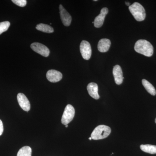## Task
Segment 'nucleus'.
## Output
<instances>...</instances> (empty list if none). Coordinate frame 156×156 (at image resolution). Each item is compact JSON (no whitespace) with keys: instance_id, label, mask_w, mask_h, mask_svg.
<instances>
[{"instance_id":"1","label":"nucleus","mask_w":156,"mask_h":156,"mask_svg":"<svg viewBox=\"0 0 156 156\" xmlns=\"http://www.w3.org/2000/svg\"><path fill=\"white\" fill-rule=\"evenodd\" d=\"M134 50L137 53L147 57H151L154 53V48L149 42L145 40H139L135 43Z\"/></svg>"},{"instance_id":"21","label":"nucleus","mask_w":156,"mask_h":156,"mask_svg":"<svg viewBox=\"0 0 156 156\" xmlns=\"http://www.w3.org/2000/svg\"><path fill=\"white\" fill-rule=\"evenodd\" d=\"M126 5L129 6H129L131 5H130V3L129 2H126Z\"/></svg>"},{"instance_id":"22","label":"nucleus","mask_w":156,"mask_h":156,"mask_svg":"<svg viewBox=\"0 0 156 156\" xmlns=\"http://www.w3.org/2000/svg\"><path fill=\"white\" fill-rule=\"evenodd\" d=\"M89 140H92V137H89Z\"/></svg>"},{"instance_id":"8","label":"nucleus","mask_w":156,"mask_h":156,"mask_svg":"<svg viewBox=\"0 0 156 156\" xmlns=\"http://www.w3.org/2000/svg\"><path fill=\"white\" fill-rule=\"evenodd\" d=\"M17 99L20 107L25 111L28 112L30 109V104L28 98L23 93H18Z\"/></svg>"},{"instance_id":"13","label":"nucleus","mask_w":156,"mask_h":156,"mask_svg":"<svg viewBox=\"0 0 156 156\" xmlns=\"http://www.w3.org/2000/svg\"><path fill=\"white\" fill-rule=\"evenodd\" d=\"M111 43L108 39H102L98 42V49L101 52L105 53L107 52L109 49Z\"/></svg>"},{"instance_id":"16","label":"nucleus","mask_w":156,"mask_h":156,"mask_svg":"<svg viewBox=\"0 0 156 156\" xmlns=\"http://www.w3.org/2000/svg\"><path fill=\"white\" fill-rule=\"evenodd\" d=\"M141 150L144 152L151 154H156V146L151 144H142L140 146Z\"/></svg>"},{"instance_id":"23","label":"nucleus","mask_w":156,"mask_h":156,"mask_svg":"<svg viewBox=\"0 0 156 156\" xmlns=\"http://www.w3.org/2000/svg\"><path fill=\"white\" fill-rule=\"evenodd\" d=\"M68 126V125H66V128H67Z\"/></svg>"},{"instance_id":"18","label":"nucleus","mask_w":156,"mask_h":156,"mask_svg":"<svg viewBox=\"0 0 156 156\" xmlns=\"http://www.w3.org/2000/svg\"><path fill=\"white\" fill-rule=\"evenodd\" d=\"M10 26V23L9 21H4L0 23V35L8 30Z\"/></svg>"},{"instance_id":"24","label":"nucleus","mask_w":156,"mask_h":156,"mask_svg":"<svg viewBox=\"0 0 156 156\" xmlns=\"http://www.w3.org/2000/svg\"><path fill=\"white\" fill-rule=\"evenodd\" d=\"M155 123H156V118L155 119Z\"/></svg>"},{"instance_id":"14","label":"nucleus","mask_w":156,"mask_h":156,"mask_svg":"<svg viewBox=\"0 0 156 156\" xmlns=\"http://www.w3.org/2000/svg\"><path fill=\"white\" fill-rule=\"evenodd\" d=\"M142 83L144 87L147 91V92L151 95H155L156 94V91L155 89L154 86L150 82L145 80L143 79L142 80Z\"/></svg>"},{"instance_id":"19","label":"nucleus","mask_w":156,"mask_h":156,"mask_svg":"<svg viewBox=\"0 0 156 156\" xmlns=\"http://www.w3.org/2000/svg\"><path fill=\"white\" fill-rule=\"evenodd\" d=\"M12 2L15 5L21 7H25L27 3L26 0H12Z\"/></svg>"},{"instance_id":"10","label":"nucleus","mask_w":156,"mask_h":156,"mask_svg":"<svg viewBox=\"0 0 156 156\" xmlns=\"http://www.w3.org/2000/svg\"><path fill=\"white\" fill-rule=\"evenodd\" d=\"M108 10L107 8H104L101 10L100 14L95 17L94 21V26L96 28H99L103 25L105 18L108 14Z\"/></svg>"},{"instance_id":"17","label":"nucleus","mask_w":156,"mask_h":156,"mask_svg":"<svg viewBox=\"0 0 156 156\" xmlns=\"http://www.w3.org/2000/svg\"><path fill=\"white\" fill-rule=\"evenodd\" d=\"M32 149L29 146H24L20 148L17 153V156H31Z\"/></svg>"},{"instance_id":"7","label":"nucleus","mask_w":156,"mask_h":156,"mask_svg":"<svg viewBox=\"0 0 156 156\" xmlns=\"http://www.w3.org/2000/svg\"><path fill=\"white\" fill-rule=\"evenodd\" d=\"M59 13L62 21L65 26H69L72 21V17L62 5L59 6Z\"/></svg>"},{"instance_id":"9","label":"nucleus","mask_w":156,"mask_h":156,"mask_svg":"<svg viewBox=\"0 0 156 156\" xmlns=\"http://www.w3.org/2000/svg\"><path fill=\"white\" fill-rule=\"evenodd\" d=\"M47 79L51 83H57L61 80L62 75L60 72L56 70L51 69L47 73Z\"/></svg>"},{"instance_id":"11","label":"nucleus","mask_w":156,"mask_h":156,"mask_svg":"<svg viewBox=\"0 0 156 156\" xmlns=\"http://www.w3.org/2000/svg\"><path fill=\"white\" fill-rule=\"evenodd\" d=\"M113 74L114 77L115 82L117 85H121L123 83V72L122 68L119 65L115 66L113 69Z\"/></svg>"},{"instance_id":"2","label":"nucleus","mask_w":156,"mask_h":156,"mask_svg":"<svg viewBox=\"0 0 156 156\" xmlns=\"http://www.w3.org/2000/svg\"><path fill=\"white\" fill-rule=\"evenodd\" d=\"M128 9L131 14L137 21H141L145 19V9L140 3L134 2L129 6Z\"/></svg>"},{"instance_id":"3","label":"nucleus","mask_w":156,"mask_h":156,"mask_svg":"<svg viewBox=\"0 0 156 156\" xmlns=\"http://www.w3.org/2000/svg\"><path fill=\"white\" fill-rule=\"evenodd\" d=\"M111 132V129L108 126L100 125L96 127L91 134L92 139L95 140L104 139L109 136Z\"/></svg>"},{"instance_id":"5","label":"nucleus","mask_w":156,"mask_h":156,"mask_svg":"<svg viewBox=\"0 0 156 156\" xmlns=\"http://www.w3.org/2000/svg\"><path fill=\"white\" fill-rule=\"evenodd\" d=\"M30 48L34 52L44 57H48L50 54V50L48 47L41 43H33L30 45Z\"/></svg>"},{"instance_id":"20","label":"nucleus","mask_w":156,"mask_h":156,"mask_svg":"<svg viewBox=\"0 0 156 156\" xmlns=\"http://www.w3.org/2000/svg\"><path fill=\"white\" fill-rule=\"evenodd\" d=\"M3 131H4V127L2 120L0 119V136L2 134Z\"/></svg>"},{"instance_id":"6","label":"nucleus","mask_w":156,"mask_h":156,"mask_svg":"<svg viewBox=\"0 0 156 156\" xmlns=\"http://www.w3.org/2000/svg\"><path fill=\"white\" fill-rule=\"evenodd\" d=\"M80 50L83 58L89 60L92 55V49L90 44L86 41H82L80 45Z\"/></svg>"},{"instance_id":"12","label":"nucleus","mask_w":156,"mask_h":156,"mask_svg":"<svg viewBox=\"0 0 156 156\" xmlns=\"http://www.w3.org/2000/svg\"><path fill=\"white\" fill-rule=\"evenodd\" d=\"M87 90L89 95L94 99H98L100 98L98 94V86L97 84L91 83L88 84L87 87Z\"/></svg>"},{"instance_id":"4","label":"nucleus","mask_w":156,"mask_h":156,"mask_svg":"<svg viewBox=\"0 0 156 156\" xmlns=\"http://www.w3.org/2000/svg\"><path fill=\"white\" fill-rule=\"evenodd\" d=\"M75 113V111L73 107L71 105H68L65 108L62 117V123L65 126L69 124L73 119Z\"/></svg>"},{"instance_id":"15","label":"nucleus","mask_w":156,"mask_h":156,"mask_svg":"<svg viewBox=\"0 0 156 156\" xmlns=\"http://www.w3.org/2000/svg\"><path fill=\"white\" fill-rule=\"evenodd\" d=\"M36 28L37 30L43 32L47 33H52L54 32V29L52 27L44 23H40L37 24Z\"/></svg>"}]
</instances>
